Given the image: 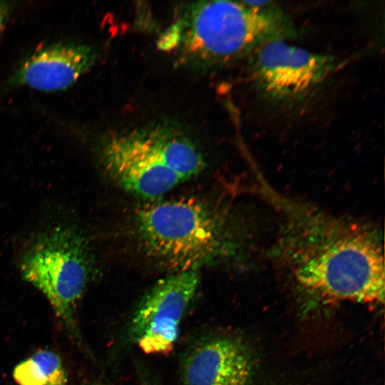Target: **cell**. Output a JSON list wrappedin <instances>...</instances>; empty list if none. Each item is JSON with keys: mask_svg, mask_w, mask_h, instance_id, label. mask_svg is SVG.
<instances>
[{"mask_svg": "<svg viewBox=\"0 0 385 385\" xmlns=\"http://www.w3.org/2000/svg\"><path fill=\"white\" fill-rule=\"evenodd\" d=\"M274 4L270 1L258 8L246 1L192 3L178 15L159 45L201 65H225L250 56L267 43L297 34L289 18Z\"/></svg>", "mask_w": 385, "mask_h": 385, "instance_id": "6da1fadb", "label": "cell"}, {"mask_svg": "<svg viewBox=\"0 0 385 385\" xmlns=\"http://www.w3.org/2000/svg\"><path fill=\"white\" fill-rule=\"evenodd\" d=\"M140 245L152 260L174 272L199 270L222 250L220 222L192 198L147 204L135 215Z\"/></svg>", "mask_w": 385, "mask_h": 385, "instance_id": "7a4b0ae2", "label": "cell"}, {"mask_svg": "<svg viewBox=\"0 0 385 385\" xmlns=\"http://www.w3.org/2000/svg\"><path fill=\"white\" fill-rule=\"evenodd\" d=\"M91 268L87 240L76 228L66 225L38 235L20 259L24 279L43 293L56 315L69 326Z\"/></svg>", "mask_w": 385, "mask_h": 385, "instance_id": "3957f363", "label": "cell"}, {"mask_svg": "<svg viewBox=\"0 0 385 385\" xmlns=\"http://www.w3.org/2000/svg\"><path fill=\"white\" fill-rule=\"evenodd\" d=\"M297 270L299 282L324 297L384 302V275L378 247L361 236H337L323 242Z\"/></svg>", "mask_w": 385, "mask_h": 385, "instance_id": "277c9868", "label": "cell"}, {"mask_svg": "<svg viewBox=\"0 0 385 385\" xmlns=\"http://www.w3.org/2000/svg\"><path fill=\"white\" fill-rule=\"evenodd\" d=\"M250 57L256 95L270 108L287 113L300 112L315 100L338 65L333 56L309 52L282 40L264 44Z\"/></svg>", "mask_w": 385, "mask_h": 385, "instance_id": "5b68a950", "label": "cell"}, {"mask_svg": "<svg viewBox=\"0 0 385 385\" xmlns=\"http://www.w3.org/2000/svg\"><path fill=\"white\" fill-rule=\"evenodd\" d=\"M199 282L198 270L174 272L145 294L128 329L130 338L145 353L166 354L173 348Z\"/></svg>", "mask_w": 385, "mask_h": 385, "instance_id": "8992f818", "label": "cell"}, {"mask_svg": "<svg viewBox=\"0 0 385 385\" xmlns=\"http://www.w3.org/2000/svg\"><path fill=\"white\" fill-rule=\"evenodd\" d=\"M100 153L113 179L139 197L154 199L185 182L165 164L141 130L106 138Z\"/></svg>", "mask_w": 385, "mask_h": 385, "instance_id": "52a82bcc", "label": "cell"}, {"mask_svg": "<svg viewBox=\"0 0 385 385\" xmlns=\"http://www.w3.org/2000/svg\"><path fill=\"white\" fill-rule=\"evenodd\" d=\"M254 371L245 345L230 337L205 338L190 349L182 361V385H250Z\"/></svg>", "mask_w": 385, "mask_h": 385, "instance_id": "ba28073f", "label": "cell"}, {"mask_svg": "<svg viewBox=\"0 0 385 385\" xmlns=\"http://www.w3.org/2000/svg\"><path fill=\"white\" fill-rule=\"evenodd\" d=\"M96 56L86 45L58 43L29 57L11 78V83L53 91L72 85L92 66Z\"/></svg>", "mask_w": 385, "mask_h": 385, "instance_id": "9c48e42d", "label": "cell"}, {"mask_svg": "<svg viewBox=\"0 0 385 385\" xmlns=\"http://www.w3.org/2000/svg\"><path fill=\"white\" fill-rule=\"evenodd\" d=\"M142 132L165 164L185 181L203 170L205 161L202 153L179 130L157 125L142 129Z\"/></svg>", "mask_w": 385, "mask_h": 385, "instance_id": "30bf717a", "label": "cell"}, {"mask_svg": "<svg viewBox=\"0 0 385 385\" xmlns=\"http://www.w3.org/2000/svg\"><path fill=\"white\" fill-rule=\"evenodd\" d=\"M13 376L19 385H66L68 381L60 356L49 350L37 351L20 362Z\"/></svg>", "mask_w": 385, "mask_h": 385, "instance_id": "8fae6325", "label": "cell"}, {"mask_svg": "<svg viewBox=\"0 0 385 385\" xmlns=\"http://www.w3.org/2000/svg\"><path fill=\"white\" fill-rule=\"evenodd\" d=\"M4 11H5L4 8L1 5V4L0 3V31H1V29H2L3 23H4V15H5Z\"/></svg>", "mask_w": 385, "mask_h": 385, "instance_id": "7c38bea8", "label": "cell"}]
</instances>
